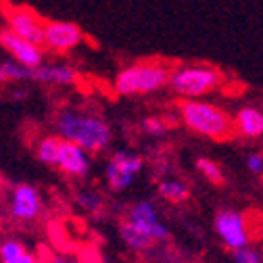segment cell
I'll return each mask as SVG.
<instances>
[{
	"label": "cell",
	"instance_id": "obj_24",
	"mask_svg": "<svg viewBox=\"0 0 263 263\" xmlns=\"http://www.w3.org/2000/svg\"><path fill=\"white\" fill-rule=\"evenodd\" d=\"M247 167H249V172L263 176V155H259V153H251V155L247 157Z\"/></svg>",
	"mask_w": 263,
	"mask_h": 263
},
{
	"label": "cell",
	"instance_id": "obj_4",
	"mask_svg": "<svg viewBox=\"0 0 263 263\" xmlns=\"http://www.w3.org/2000/svg\"><path fill=\"white\" fill-rule=\"evenodd\" d=\"M221 84V73L211 65H180L172 71L170 88L182 98H199Z\"/></svg>",
	"mask_w": 263,
	"mask_h": 263
},
{
	"label": "cell",
	"instance_id": "obj_3",
	"mask_svg": "<svg viewBox=\"0 0 263 263\" xmlns=\"http://www.w3.org/2000/svg\"><path fill=\"white\" fill-rule=\"evenodd\" d=\"M172 71L174 69H170V65H165L163 61H138L123 67L115 76L113 90L121 96L151 94L161 90L163 86H170Z\"/></svg>",
	"mask_w": 263,
	"mask_h": 263
},
{
	"label": "cell",
	"instance_id": "obj_10",
	"mask_svg": "<svg viewBox=\"0 0 263 263\" xmlns=\"http://www.w3.org/2000/svg\"><path fill=\"white\" fill-rule=\"evenodd\" d=\"M0 46L13 57V61L25 65V67H29V69H36V67H40V65H44L42 46L17 36L15 31H11L9 27H5L3 31H0Z\"/></svg>",
	"mask_w": 263,
	"mask_h": 263
},
{
	"label": "cell",
	"instance_id": "obj_2",
	"mask_svg": "<svg viewBox=\"0 0 263 263\" xmlns=\"http://www.w3.org/2000/svg\"><path fill=\"white\" fill-rule=\"evenodd\" d=\"M178 111L184 125L199 136L211 140H228L236 134L234 119L213 103L199 101V98H182Z\"/></svg>",
	"mask_w": 263,
	"mask_h": 263
},
{
	"label": "cell",
	"instance_id": "obj_23",
	"mask_svg": "<svg viewBox=\"0 0 263 263\" xmlns=\"http://www.w3.org/2000/svg\"><path fill=\"white\" fill-rule=\"evenodd\" d=\"M142 129L146 132V134H153V136H161L163 132L167 129V123L163 121L161 117H148V119H144V123H142Z\"/></svg>",
	"mask_w": 263,
	"mask_h": 263
},
{
	"label": "cell",
	"instance_id": "obj_19",
	"mask_svg": "<svg viewBox=\"0 0 263 263\" xmlns=\"http://www.w3.org/2000/svg\"><path fill=\"white\" fill-rule=\"evenodd\" d=\"M76 203L86 211V213H101L105 207V196L94 190H80L76 196Z\"/></svg>",
	"mask_w": 263,
	"mask_h": 263
},
{
	"label": "cell",
	"instance_id": "obj_27",
	"mask_svg": "<svg viewBox=\"0 0 263 263\" xmlns=\"http://www.w3.org/2000/svg\"><path fill=\"white\" fill-rule=\"evenodd\" d=\"M0 196H3V178H0Z\"/></svg>",
	"mask_w": 263,
	"mask_h": 263
},
{
	"label": "cell",
	"instance_id": "obj_18",
	"mask_svg": "<svg viewBox=\"0 0 263 263\" xmlns=\"http://www.w3.org/2000/svg\"><path fill=\"white\" fill-rule=\"evenodd\" d=\"M63 138L61 136H44L36 144V157L44 165H57L59 161V151H61Z\"/></svg>",
	"mask_w": 263,
	"mask_h": 263
},
{
	"label": "cell",
	"instance_id": "obj_20",
	"mask_svg": "<svg viewBox=\"0 0 263 263\" xmlns=\"http://www.w3.org/2000/svg\"><path fill=\"white\" fill-rule=\"evenodd\" d=\"M196 170H199L201 174H203V178L205 180H209L211 184H215V186H219V184H223V170L219 167V163H215L213 159H207V157H201L199 161H196Z\"/></svg>",
	"mask_w": 263,
	"mask_h": 263
},
{
	"label": "cell",
	"instance_id": "obj_6",
	"mask_svg": "<svg viewBox=\"0 0 263 263\" xmlns=\"http://www.w3.org/2000/svg\"><path fill=\"white\" fill-rule=\"evenodd\" d=\"M213 228L226 249L236 251L249 245V226L247 217L236 209H221L213 217Z\"/></svg>",
	"mask_w": 263,
	"mask_h": 263
},
{
	"label": "cell",
	"instance_id": "obj_21",
	"mask_svg": "<svg viewBox=\"0 0 263 263\" xmlns=\"http://www.w3.org/2000/svg\"><path fill=\"white\" fill-rule=\"evenodd\" d=\"M7 76V82H25V80H31V69L25 67V65L17 63V61H7L0 65Z\"/></svg>",
	"mask_w": 263,
	"mask_h": 263
},
{
	"label": "cell",
	"instance_id": "obj_1",
	"mask_svg": "<svg viewBox=\"0 0 263 263\" xmlns=\"http://www.w3.org/2000/svg\"><path fill=\"white\" fill-rule=\"evenodd\" d=\"M59 136L88 153H101L113 142V129L105 117L86 109H63L54 117Z\"/></svg>",
	"mask_w": 263,
	"mask_h": 263
},
{
	"label": "cell",
	"instance_id": "obj_12",
	"mask_svg": "<svg viewBox=\"0 0 263 263\" xmlns=\"http://www.w3.org/2000/svg\"><path fill=\"white\" fill-rule=\"evenodd\" d=\"M90 155L88 151H84L82 146L63 140L61 151H59V161H57V167L65 174V176H71V178H84L90 172Z\"/></svg>",
	"mask_w": 263,
	"mask_h": 263
},
{
	"label": "cell",
	"instance_id": "obj_9",
	"mask_svg": "<svg viewBox=\"0 0 263 263\" xmlns=\"http://www.w3.org/2000/svg\"><path fill=\"white\" fill-rule=\"evenodd\" d=\"M132 226L144 236H148L153 242H163L170 238V230L167 226L161 221L159 213H157V207L151 203V201H138L129 207L127 211V217H125Z\"/></svg>",
	"mask_w": 263,
	"mask_h": 263
},
{
	"label": "cell",
	"instance_id": "obj_25",
	"mask_svg": "<svg viewBox=\"0 0 263 263\" xmlns=\"http://www.w3.org/2000/svg\"><path fill=\"white\" fill-rule=\"evenodd\" d=\"M44 263H67V261H63V259H59V257H50V259H46Z\"/></svg>",
	"mask_w": 263,
	"mask_h": 263
},
{
	"label": "cell",
	"instance_id": "obj_7",
	"mask_svg": "<svg viewBox=\"0 0 263 263\" xmlns=\"http://www.w3.org/2000/svg\"><path fill=\"white\" fill-rule=\"evenodd\" d=\"M40 190L31 184H17L9 196V213L19 223H31L42 215Z\"/></svg>",
	"mask_w": 263,
	"mask_h": 263
},
{
	"label": "cell",
	"instance_id": "obj_5",
	"mask_svg": "<svg viewBox=\"0 0 263 263\" xmlns=\"http://www.w3.org/2000/svg\"><path fill=\"white\" fill-rule=\"evenodd\" d=\"M142 165H144V161L140 155L129 153V151H115L105 167V178H107L109 188L115 192L129 188L132 182L136 180V176L142 172Z\"/></svg>",
	"mask_w": 263,
	"mask_h": 263
},
{
	"label": "cell",
	"instance_id": "obj_8",
	"mask_svg": "<svg viewBox=\"0 0 263 263\" xmlns=\"http://www.w3.org/2000/svg\"><path fill=\"white\" fill-rule=\"evenodd\" d=\"M5 17H7V27L15 31L17 36L38 46H44L46 21H42L36 15V11H31L27 7H5Z\"/></svg>",
	"mask_w": 263,
	"mask_h": 263
},
{
	"label": "cell",
	"instance_id": "obj_28",
	"mask_svg": "<svg viewBox=\"0 0 263 263\" xmlns=\"http://www.w3.org/2000/svg\"><path fill=\"white\" fill-rule=\"evenodd\" d=\"M67 263H82V261H78V259H73V261H67Z\"/></svg>",
	"mask_w": 263,
	"mask_h": 263
},
{
	"label": "cell",
	"instance_id": "obj_22",
	"mask_svg": "<svg viewBox=\"0 0 263 263\" xmlns=\"http://www.w3.org/2000/svg\"><path fill=\"white\" fill-rule=\"evenodd\" d=\"M232 259H234V263H263L261 251L255 247H249V245L232 251Z\"/></svg>",
	"mask_w": 263,
	"mask_h": 263
},
{
	"label": "cell",
	"instance_id": "obj_16",
	"mask_svg": "<svg viewBox=\"0 0 263 263\" xmlns=\"http://www.w3.org/2000/svg\"><path fill=\"white\" fill-rule=\"evenodd\" d=\"M157 190H159V194L163 196V199L170 201V203H184V201H188V196H190V188L184 182L174 180V178L159 180Z\"/></svg>",
	"mask_w": 263,
	"mask_h": 263
},
{
	"label": "cell",
	"instance_id": "obj_15",
	"mask_svg": "<svg viewBox=\"0 0 263 263\" xmlns=\"http://www.w3.org/2000/svg\"><path fill=\"white\" fill-rule=\"evenodd\" d=\"M0 261L3 263H40L38 255L27 251L19 240H5L0 245Z\"/></svg>",
	"mask_w": 263,
	"mask_h": 263
},
{
	"label": "cell",
	"instance_id": "obj_13",
	"mask_svg": "<svg viewBox=\"0 0 263 263\" xmlns=\"http://www.w3.org/2000/svg\"><path fill=\"white\" fill-rule=\"evenodd\" d=\"M31 80L46 86H71L78 80V71L69 65H40L31 69Z\"/></svg>",
	"mask_w": 263,
	"mask_h": 263
},
{
	"label": "cell",
	"instance_id": "obj_17",
	"mask_svg": "<svg viewBox=\"0 0 263 263\" xmlns=\"http://www.w3.org/2000/svg\"><path fill=\"white\" fill-rule=\"evenodd\" d=\"M119 234H121V240L125 242V247L127 249H132V251H136V253H140V251H146V249H151L153 247V240L148 238V236H144L140 230H136L134 226H132L127 219L119 226Z\"/></svg>",
	"mask_w": 263,
	"mask_h": 263
},
{
	"label": "cell",
	"instance_id": "obj_11",
	"mask_svg": "<svg viewBox=\"0 0 263 263\" xmlns=\"http://www.w3.org/2000/svg\"><path fill=\"white\" fill-rule=\"evenodd\" d=\"M84 40V31L71 21H46L44 46L52 52H69L80 46Z\"/></svg>",
	"mask_w": 263,
	"mask_h": 263
},
{
	"label": "cell",
	"instance_id": "obj_26",
	"mask_svg": "<svg viewBox=\"0 0 263 263\" xmlns=\"http://www.w3.org/2000/svg\"><path fill=\"white\" fill-rule=\"evenodd\" d=\"M7 82V76H5V71H3V67H0V84H5Z\"/></svg>",
	"mask_w": 263,
	"mask_h": 263
},
{
	"label": "cell",
	"instance_id": "obj_14",
	"mask_svg": "<svg viewBox=\"0 0 263 263\" xmlns=\"http://www.w3.org/2000/svg\"><path fill=\"white\" fill-rule=\"evenodd\" d=\"M234 129L236 134L249 140L263 136V113L257 107H242L236 111L234 117Z\"/></svg>",
	"mask_w": 263,
	"mask_h": 263
}]
</instances>
